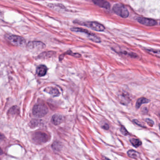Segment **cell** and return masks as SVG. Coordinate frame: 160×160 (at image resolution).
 I'll return each mask as SVG.
<instances>
[{
  "instance_id": "obj_1",
  "label": "cell",
  "mask_w": 160,
  "mask_h": 160,
  "mask_svg": "<svg viewBox=\"0 0 160 160\" xmlns=\"http://www.w3.org/2000/svg\"><path fill=\"white\" fill-rule=\"evenodd\" d=\"M49 111L45 105L41 104H35L33 109V114L37 118H41L45 116Z\"/></svg>"
},
{
  "instance_id": "obj_2",
  "label": "cell",
  "mask_w": 160,
  "mask_h": 160,
  "mask_svg": "<svg viewBox=\"0 0 160 160\" xmlns=\"http://www.w3.org/2000/svg\"><path fill=\"white\" fill-rule=\"evenodd\" d=\"M32 140L34 143L41 145L49 141V137L46 133L41 132H36L32 136Z\"/></svg>"
},
{
  "instance_id": "obj_3",
  "label": "cell",
  "mask_w": 160,
  "mask_h": 160,
  "mask_svg": "<svg viewBox=\"0 0 160 160\" xmlns=\"http://www.w3.org/2000/svg\"><path fill=\"white\" fill-rule=\"evenodd\" d=\"M113 10L116 15L123 18H126L129 17V12L127 9L123 5L116 4L113 7Z\"/></svg>"
},
{
  "instance_id": "obj_4",
  "label": "cell",
  "mask_w": 160,
  "mask_h": 160,
  "mask_svg": "<svg viewBox=\"0 0 160 160\" xmlns=\"http://www.w3.org/2000/svg\"><path fill=\"white\" fill-rule=\"evenodd\" d=\"M71 30L74 32H78V33H82L86 34L88 38L92 41L96 43H100L101 41L100 38H99L97 35L87 30L84 29L83 28L74 27V28H71Z\"/></svg>"
},
{
  "instance_id": "obj_5",
  "label": "cell",
  "mask_w": 160,
  "mask_h": 160,
  "mask_svg": "<svg viewBox=\"0 0 160 160\" xmlns=\"http://www.w3.org/2000/svg\"><path fill=\"white\" fill-rule=\"evenodd\" d=\"M7 39L11 44L18 47H24L26 44V41L25 38L17 35L9 36Z\"/></svg>"
},
{
  "instance_id": "obj_6",
  "label": "cell",
  "mask_w": 160,
  "mask_h": 160,
  "mask_svg": "<svg viewBox=\"0 0 160 160\" xmlns=\"http://www.w3.org/2000/svg\"><path fill=\"white\" fill-rule=\"evenodd\" d=\"M46 47V45L41 41H30L27 44L28 50L33 52L39 51L43 49Z\"/></svg>"
},
{
  "instance_id": "obj_7",
  "label": "cell",
  "mask_w": 160,
  "mask_h": 160,
  "mask_svg": "<svg viewBox=\"0 0 160 160\" xmlns=\"http://www.w3.org/2000/svg\"><path fill=\"white\" fill-rule=\"evenodd\" d=\"M83 25L86 27L90 28L93 30L97 31H103L105 30V28L102 24L95 22H84Z\"/></svg>"
},
{
  "instance_id": "obj_8",
  "label": "cell",
  "mask_w": 160,
  "mask_h": 160,
  "mask_svg": "<svg viewBox=\"0 0 160 160\" xmlns=\"http://www.w3.org/2000/svg\"><path fill=\"white\" fill-rule=\"evenodd\" d=\"M137 20L140 24L144 25L145 26H155L157 24V22L153 19L150 18H145L142 17H138L136 19Z\"/></svg>"
},
{
  "instance_id": "obj_9",
  "label": "cell",
  "mask_w": 160,
  "mask_h": 160,
  "mask_svg": "<svg viewBox=\"0 0 160 160\" xmlns=\"http://www.w3.org/2000/svg\"><path fill=\"white\" fill-rule=\"evenodd\" d=\"M95 4L100 8H104L106 9H109L111 8V5L108 1L106 0H92Z\"/></svg>"
},
{
  "instance_id": "obj_10",
  "label": "cell",
  "mask_w": 160,
  "mask_h": 160,
  "mask_svg": "<svg viewBox=\"0 0 160 160\" xmlns=\"http://www.w3.org/2000/svg\"><path fill=\"white\" fill-rule=\"evenodd\" d=\"M64 120V117L63 116L60 114H55L52 117V123L55 125H58L63 122Z\"/></svg>"
},
{
  "instance_id": "obj_11",
  "label": "cell",
  "mask_w": 160,
  "mask_h": 160,
  "mask_svg": "<svg viewBox=\"0 0 160 160\" xmlns=\"http://www.w3.org/2000/svg\"><path fill=\"white\" fill-rule=\"evenodd\" d=\"M44 91L53 96H57L60 95V92L57 88L55 87H47L45 88Z\"/></svg>"
},
{
  "instance_id": "obj_12",
  "label": "cell",
  "mask_w": 160,
  "mask_h": 160,
  "mask_svg": "<svg viewBox=\"0 0 160 160\" xmlns=\"http://www.w3.org/2000/svg\"><path fill=\"white\" fill-rule=\"evenodd\" d=\"M47 68L45 65H40L37 68L36 73L39 76H44L47 72Z\"/></svg>"
},
{
  "instance_id": "obj_13",
  "label": "cell",
  "mask_w": 160,
  "mask_h": 160,
  "mask_svg": "<svg viewBox=\"0 0 160 160\" xmlns=\"http://www.w3.org/2000/svg\"><path fill=\"white\" fill-rule=\"evenodd\" d=\"M149 102V100L146 98H140L137 101L136 104V108L137 109L140 108L142 104L148 103Z\"/></svg>"
},
{
  "instance_id": "obj_14",
  "label": "cell",
  "mask_w": 160,
  "mask_h": 160,
  "mask_svg": "<svg viewBox=\"0 0 160 160\" xmlns=\"http://www.w3.org/2000/svg\"><path fill=\"white\" fill-rule=\"evenodd\" d=\"M41 120L37 119L32 120L30 122V127L31 128H35L38 127L39 125H41Z\"/></svg>"
},
{
  "instance_id": "obj_15",
  "label": "cell",
  "mask_w": 160,
  "mask_h": 160,
  "mask_svg": "<svg viewBox=\"0 0 160 160\" xmlns=\"http://www.w3.org/2000/svg\"><path fill=\"white\" fill-rule=\"evenodd\" d=\"M130 141H131V143L132 145L134 146V147H138L142 144V142L139 139H135V138H133L130 140Z\"/></svg>"
},
{
  "instance_id": "obj_16",
  "label": "cell",
  "mask_w": 160,
  "mask_h": 160,
  "mask_svg": "<svg viewBox=\"0 0 160 160\" xmlns=\"http://www.w3.org/2000/svg\"><path fill=\"white\" fill-rule=\"evenodd\" d=\"M129 156L132 158H137L139 157V154L137 152L133 150H130L128 152Z\"/></svg>"
},
{
  "instance_id": "obj_17",
  "label": "cell",
  "mask_w": 160,
  "mask_h": 160,
  "mask_svg": "<svg viewBox=\"0 0 160 160\" xmlns=\"http://www.w3.org/2000/svg\"><path fill=\"white\" fill-rule=\"evenodd\" d=\"M18 111H19V110H18V107L14 106L9 109V114L13 115L17 114Z\"/></svg>"
},
{
  "instance_id": "obj_18",
  "label": "cell",
  "mask_w": 160,
  "mask_h": 160,
  "mask_svg": "<svg viewBox=\"0 0 160 160\" xmlns=\"http://www.w3.org/2000/svg\"><path fill=\"white\" fill-rule=\"evenodd\" d=\"M146 51H147L148 53H150L151 54H153V55H155L156 56H157V55H158V56L159 57V55H160V51L159 50H156L153 49H146Z\"/></svg>"
},
{
  "instance_id": "obj_19",
  "label": "cell",
  "mask_w": 160,
  "mask_h": 160,
  "mask_svg": "<svg viewBox=\"0 0 160 160\" xmlns=\"http://www.w3.org/2000/svg\"><path fill=\"white\" fill-rule=\"evenodd\" d=\"M121 131L122 133H123V134H124V135H127V134H128V132L127 130H126V129H125V128L124 127H121Z\"/></svg>"
},
{
  "instance_id": "obj_20",
  "label": "cell",
  "mask_w": 160,
  "mask_h": 160,
  "mask_svg": "<svg viewBox=\"0 0 160 160\" xmlns=\"http://www.w3.org/2000/svg\"><path fill=\"white\" fill-rule=\"evenodd\" d=\"M145 121L147 122V123H148L149 125H150L151 127L153 125V122L152 120L150 119H145Z\"/></svg>"
},
{
  "instance_id": "obj_21",
  "label": "cell",
  "mask_w": 160,
  "mask_h": 160,
  "mask_svg": "<svg viewBox=\"0 0 160 160\" xmlns=\"http://www.w3.org/2000/svg\"><path fill=\"white\" fill-rule=\"evenodd\" d=\"M4 136L1 133H0V142L2 141V140H4Z\"/></svg>"
},
{
  "instance_id": "obj_22",
  "label": "cell",
  "mask_w": 160,
  "mask_h": 160,
  "mask_svg": "<svg viewBox=\"0 0 160 160\" xmlns=\"http://www.w3.org/2000/svg\"><path fill=\"white\" fill-rule=\"evenodd\" d=\"M103 127V128H104V129H106V130H108V128H109V126H108V125L106 124L104 125Z\"/></svg>"
},
{
  "instance_id": "obj_23",
  "label": "cell",
  "mask_w": 160,
  "mask_h": 160,
  "mask_svg": "<svg viewBox=\"0 0 160 160\" xmlns=\"http://www.w3.org/2000/svg\"><path fill=\"white\" fill-rule=\"evenodd\" d=\"M103 160H111L110 159H108V158H104V159Z\"/></svg>"
},
{
  "instance_id": "obj_24",
  "label": "cell",
  "mask_w": 160,
  "mask_h": 160,
  "mask_svg": "<svg viewBox=\"0 0 160 160\" xmlns=\"http://www.w3.org/2000/svg\"><path fill=\"white\" fill-rule=\"evenodd\" d=\"M1 153H2V150L0 148V154H1Z\"/></svg>"
},
{
  "instance_id": "obj_25",
  "label": "cell",
  "mask_w": 160,
  "mask_h": 160,
  "mask_svg": "<svg viewBox=\"0 0 160 160\" xmlns=\"http://www.w3.org/2000/svg\"><path fill=\"white\" fill-rule=\"evenodd\" d=\"M159 160V159H157V160Z\"/></svg>"
}]
</instances>
